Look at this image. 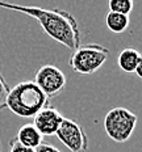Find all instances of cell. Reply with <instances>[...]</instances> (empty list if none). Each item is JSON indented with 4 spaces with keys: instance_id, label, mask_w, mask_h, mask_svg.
I'll return each mask as SVG.
<instances>
[{
    "instance_id": "16",
    "label": "cell",
    "mask_w": 142,
    "mask_h": 152,
    "mask_svg": "<svg viewBox=\"0 0 142 152\" xmlns=\"http://www.w3.org/2000/svg\"><path fill=\"white\" fill-rule=\"evenodd\" d=\"M0 152H1V143H0Z\"/></svg>"
},
{
    "instance_id": "6",
    "label": "cell",
    "mask_w": 142,
    "mask_h": 152,
    "mask_svg": "<svg viewBox=\"0 0 142 152\" xmlns=\"http://www.w3.org/2000/svg\"><path fill=\"white\" fill-rule=\"evenodd\" d=\"M55 137L70 152H87L88 137L79 123L72 119L63 118Z\"/></svg>"
},
{
    "instance_id": "1",
    "label": "cell",
    "mask_w": 142,
    "mask_h": 152,
    "mask_svg": "<svg viewBox=\"0 0 142 152\" xmlns=\"http://www.w3.org/2000/svg\"><path fill=\"white\" fill-rule=\"evenodd\" d=\"M0 8L11 9L33 17L40 24L46 36L71 51L80 46V31L78 21L68 11L58 8L45 9L40 7H26L9 3H0Z\"/></svg>"
},
{
    "instance_id": "8",
    "label": "cell",
    "mask_w": 142,
    "mask_h": 152,
    "mask_svg": "<svg viewBox=\"0 0 142 152\" xmlns=\"http://www.w3.org/2000/svg\"><path fill=\"white\" fill-rule=\"evenodd\" d=\"M15 139L21 145L32 148V150H36L37 147H40L43 143V137L38 132V130L34 127L33 123H25L21 126Z\"/></svg>"
},
{
    "instance_id": "2",
    "label": "cell",
    "mask_w": 142,
    "mask_h": 152,
    "mask_svg": "<svg viewBox=\"0 0 142 152\" xmlns=\"http://www.w3.org/2000/svg\"><path fill=\"white\" fill-rule=\"evenodd\" d=\"M50 105V99L33 80L20 81L9 89L7 107L21 118H34L43 107Z\"/></svg>"
},
{
    "instance_id": "9",
    "label": "cell",
    "mask_w": 142,
    "mask_h": 152,
    "mask_svg": "<svg viewBox=\"0 0 142 152\" xmlns=\"http://www.w3.org/2000/svg\"><path fill=\"white\" fill-rule=\"evenodd\" d=\"M141 53L133 47H126L121 50V53L117 56V64L120 69L125 74H134L137 64L140 62Z\"/></svg>"
},
{
    "instance_id": "15",
    "label": "cell",
    "mask_w": 142,
    "mask_h": 152,
    "mask_svg": "<svg viewBox=\"0 0 142 152\" xmlns=\"http://www.w3.org/2000/svg\"><path fill=\"white\" fill-rule=\"evenodd\" d=\"M135 75L138 76L140 79H142V54H141V58H140V62H138L137 64V68H135Z\"/></svg>"
},
{
    "instance_id": "11",
    "label": "cell",
    "mask_w": 142,
    "mask_h": 152,
    "mask_svg": "<svg viewBox=\"0 0 142 152\" xmlns=\"http://www.w3.org/2000/svg\"><path fill=\"white\" fill-rule=\"evenodd\" d=\"M108 8L109 12L129 16L133 9V1L132 0H109Z\"/></svg>"
},
{
    "instance_id": "14",
    "label": "cell",
    "mask_w": 142,
    "mask_h": 152,
    "mask_svg": "<svg viewBox=\"0 0 142 152\" xmlns=\"http://www.w3.org/2000/svg\"><path fill=\"white\" fill-rule=\"evenodd\" d=\"M36 152H61V151L50 143H42L40 147L36 148Z\"/></svg>"
},
{
    "instance_id": "12",
    "label": "cell",
    "mask_w": 142,
    "mask_h": 152,
    "mask_svg": "<svg viewBox=\"0 0 142 152\" xmlns=\"http://www.w3.org/2000/svg\"><path fill=\"white\" fill-rule=\"evenodd\" d=\"M9 89L11 88H9L7 80L4 79V76L0 74V112L7 107V99H8Z\"/></svg>"
},
{
    "instance_id": "10",
    "label": "cell",
    "mask_w": 142,
    "mask_h": 152,
    "mask_svg": "<svg viewBox=\"0 0 142 152\" xmlns=\"http://www.w3.org/2000/svg\"><path fill=\"white\" fill-rule=\"evenodd\" d=\"M129 24H130L129 16L115 13V12H108L105 16V25L112 33H116V34L124 33L128 29Z\"/></svg>"
},
{
    "instance_id": "4",
    "label": "cell",
    "mask_w": 142,
    "mask_h": 152,
    "mask_svg": "<svg viewBox=\"0 0 142 152\" xmlns=\"http://www.w3.org/2000/svg\"><path fill=\"white\" fill-rule=\"evenodd\" d=\"M137 115L129 109L116 106L104 117V130L109 139L116 143H125L133 135L137 126Z\"/></svg>"
},
{
    "instance_id": "7",
    "label": "cell",
    "mask_w": 142,
    "mask_h": 152,
    "mask_svg": "<svg viewBox=\"0 0 142 152\" xmlns=\"http://www.w3.org/2000/svg\"><path fill=\"white\" fill-rule=\"evenodd\" d=\"M63 118L65 117L55 107L49 105V106L43 107L34 117L33 125H34V127L38 130V132L42 137H52V135H55V132L58 131Z\"/></svg>"
},
{
    "instance_id": "13",
    "label": "cell",
    "mask_w": 142,
    "mask_h": 152,
    "mask_svg": "<svg viewBox=\"0 0 142 152\" xmlns=\"http://www.w3.org/2000/svg\"><path fill=\"white\" fill-rule=\"evenodd\" d=\"M9 152H36V150L24 147V145H21L16 139H12V140L9 142Z\"/></svg>"
},
{
    "instance_id": "3",
    "label": "cell",
    "mask_w": 142,
    "mask_h": 152,
    "mask_svg": "<svg viewBox=\"0 0 142 152\" xmlns=\"http://www.w3.org/2000/svg\"><path fill=\"white\" fill-rule=\"evenodd\" d=\"M108 56L109 50L99 43L80 45L72 51L68 59V66L79 75H92L103 67Z\"/></svg>"
},
{
    "instance_id": "5",
    "label": "cell",
    "mask_w": 142,
    "mask_h": 152,
    "mask_svg": "<svg viewBox=\"0 0 142 152\" xmlns=\"http://www.w3.org/2000/svg\"><path fill=\"white\" fill-rule=\"evenodd\" d=\"M33 81L49 99L58 96L67 84V79L62 69L53 64H45L40 67L34 75Z\"/></svg>"
}]
</instances>
